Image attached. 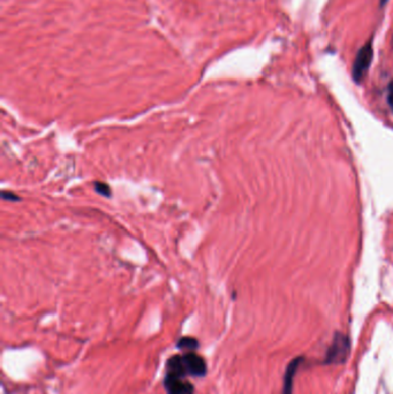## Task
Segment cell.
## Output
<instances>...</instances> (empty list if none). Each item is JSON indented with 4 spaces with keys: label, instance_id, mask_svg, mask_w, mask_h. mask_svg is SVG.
<instances>
[{
    "label": "cell",
    "instance_id": "cell-3",
    "mask_svg": "<svg viewBox=\"0 0 393 394\" xmlns=\"http://www.w3.org/2000/svg\"><path fill=\"white\" fill-rule=\"evenodd\" d=\"M181 356L188 376L202 378L207 375V362L201 355H199L195 352H187Z\"/></svg>",
    "mask_w": 393,
    "mask_h": 394
},
{
    "label": "cell",
    "instance_id": "cell-4",
    "mask_svg": "<svg viewBox=\"0 0 393 394\" xmlns=\"http://www.w3.org/2000/svg\"><path fill=\"white\" fill-rule=\"evenodd\" d=\"M164 387L167 394H194L195 388L187 378L168 375L164 377Z\"/></svg>",
    "mask_w": 393,
    "mask_h": 394
},
{
    "label": "cell",
    "instance_id": "cell-1",
    "mask_svg": "<svg viewBox=\"0 0 393 394\" xmlns=\"http://www.w3.org/2000/svg\"><path fill=\"white\" fill-rule=\"evenodd\" d=\"M351 353V340L346 334L336 332L331 345L329 346L324 362L326 364H342L347 361Z\"/></svg>",
    "mask_w": 393,
    "mask_h": 394
},
{
    "label": "cell",
    "instance_id": "cell-7",
    "mask_svg": "<svg viewBox=\"0 0 393 394\" xmlns=\"http://www.w3.org/2000/svg\"><path fill=\"white\" fill-rule=\"evenodd\" d=\"M95 190L97 192L99 195L105 197H111L112 196V190L110 188V186L105 184V182H95L94 184Z\"/></svg>",
    "mask_w": 393,
    "mask_h": 394
},
{
    "label": "cell",
    "instance_id": "cell-10",
    "mask_svg": "<svg viewBox=\"0 0 393 394\" xmlns=\"http://www.w3.org/2000/svg\"><path fill=\"white\" fill-rule=\"evenodd\" d=\"M388 3V0H379V7H384Z\"/></svg>",
    "mask_w": 393,
    "mask_h": 394
},
{
    "label": "cell",
    "instance_id": "cell-6",
    "mask_svg": "<svg viewBox=\"0 0 393 394\" xmlns=\"http://www.w3.org/2000/svg\"><path fill=\"white\" fill-rule=\"evenodd\" d=\"M176 348L186 352H196L200 348V341L194 337H181L176 342Z\"/></svg>",
    "mask_w": 393,
    "mask_h": 394
},
{
    "label": "cell",
    "instance_id": "cell-9",
    "mask_svg": "<svg viewBox=\"0 0 393 394\" xmlns=\"http://www.w3.org/2000/svg\"><path fill=\"white\" fill-rule=\"evenodd\" d=\"M387 103H388V105L391 106V109H392V111H393V81H391L390 85H388Z\"/></svg>",
    "mask_w": 393,
    "mask_h": 394
},
{
    "label": "cell",
    "instance_id": "cell-5",
    "mask_svg": "<svg viewBox=\"0 0 393 394\" xmlns=\"http://www.w3.org/2000/svg\"><path fill=\"white\" fill-rule=\"evenodd\" d=\"M303 361V357L299 356L295 357L294 360L290 362V364L287 365L286 371H285L284 380H283V389L282 394H293V387H294V379L296 371Z\"/></svg>",
    "mask_w": 393,
    "mask_h": 394
},
{
    "label": "cell",
    "instance_id": "cell-2",
    "mask_svg": "<svg viewBox=\"0 0 393 394\" xmlns=\"http://www.w3.org/2000/svg\"><path fill=\"white\" fill-rule=\"evenodd\" d=\"M372 58H374V49H372V41L370 39L356 53L352 71L353 80L356 83H361L362 80L366 77L368 70L371 66Z\"/></svg>",
    "mask_w": 393,
    "mask_h": 394
},
{
    "label": "cell",
    "instance_id": "cell-8",
    "mask_svg": "<svg viewBox=\"0 0 393 394\" xmlns=\"http://www.w3.org/2000/svg\"><path fill=\"white\" fill-rule=\"evenodd\" d=\"M2 197H3V200L11 201V202L20 201V197L18 196V195H15L12 192H6V190H4V192L2 193Z\"/></svg>",
    "mask_w": 393,
    "mask_h": 394
}]
</instances>
